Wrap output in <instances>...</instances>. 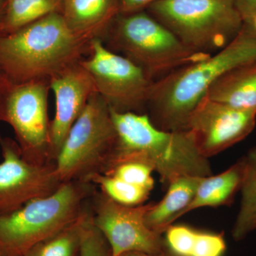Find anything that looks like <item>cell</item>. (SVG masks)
I'll return each instance as SVG.
<instances>
[{
	"mask_svg": "<svg viewBox=\"0 0 256 256\" xmlns=\"http://www.w3.org/2000/svg\"><path fill=\"white\" fill-rule=\"evenodd\" d=\"M96 191L92 182H67L50 196L0 216V256L25 255L38 242L68 226L82 214Z\"/></svg>",
	"mask_w": 256,
	"mask_h": 256,
	"instance_id": "277c9868",
	"label": "cell"
},
{
	"mask_svg": "<svg viewBox=\"0 0 256 256\" xmlns=\"http://www.w3.org/2000/svg\"><path fill=\"white\" fill-rule=\"evenodd\" d=\"M25 256V255H24V256Z\"/></svg>",
	"mask_w": 256,
	"mask_h": 256,
	"instance_id": "4dcf8cb0",
	"label": "cell"
},
{
	"mask_svg": "<svg viewBox=\"0 0 256 256\" xmlns=\"http://www.w3.org/2000/svg\"><path fill=\"white\" fill-rule=\"evenodd\" d=\"M152 204L124 206L96 190L90 198L92 223L108 242L112 256L130 252L160 254L166 250L162 234L152 230L146 223V215Z\"/></svg>",
	"mask_w": 256,
	"mask_h": 256,
	"instance_id": "30bf717a",
	"label": "cell"
},
{
	"mask_svg": "<svg viewBox=\"0 0 256 256\" xmlns=\"http://www.w3.org/2000/svg\"><path fill=\"white\" fill-rule=\"evenodd\" d=\"M256 126V110H237L204 96L188 116L186 130L208 159L242 142Z\"/></svg>",
	"mask_w": 256,
	"mask_h": 256,
	"instance_id": "7c38bea8",
	"label": "cell"
},
{
	"mask_svg": "<svg viewBox=\"0 0 256 256\" xmlns=\"http://www.w3.org/2000/svg\"><path fill=\"white\" fill-rule=\"evenodd\" d=\"M79 256H112L108 242L92 223V218L84 232Z\"/></svg>",
	"mask_w": 256,
	"mask_h": 256,
	"instance_id": "cb8c5ba5",
	"label": "cell"
},
{
	"mask_svg": "<svg viewBox=\"0 0 256 256\" xmlns=\"http://www.w3.org/2000/svg\"><path fill=\"white\" fill-rule=\"evenodd\" d=\"M116 140L110 107L96 92L70 128L56 160L62 182H90L92 176L104 174Z\"/></svg>",
	"mask_w": 256,
	"mask_h": 256,
	"instance_id": "52a82bcc",
	"label": "cell"
},
{
	"mask_svg": "<svg viewBox=\"0 0 256 256\" xmlns=\"http://www.w3.org/2000/svg\"><path fill=\"white\" fill-rule=\"evenodd\" d=\"M242 158L244 175L240 190L242 200L232 230L235 242H242L256 230V146Z\"/></svg>",
	"mask_w": 256,
	"mask_h": 256,
	"instance_id": "d6986e66",
	"label": "cell"
},
{
	"mask_svg": "<svg viewBox=\"0 0 256 256\" xmlns=\"http://www.w3.org/2000/svg\"><path fill=\"white\" fill-rule=\"evenodd\" d=\"M90 42L54 12L0 35V70L13 84L50 79L88 54Z\"/></svg>",
	"mask_w": 256,
	"mask_h": 256,
	"instance_id": "3957f363",
	"label": "cell"
},
{
	"mask_svg": "<svg viewBox=\"0 0 256 256\" xmlns=\"http://www.w3.org/2000/svg\"><path fill=\"white\" fill-rule=\"evenodd\" d=\"M235 2L244 21L256 14V0H235Z\"/></svg>",
	"mask_w": 256,
	"mask_h": 256,
	"instance_id": "484cf974",
	"label": "cell"
},
{
	"mask_svg": "<svg viewBox=\"0 0 256 256\" xmlns=\"http://www.w3.org/2000/svg\"><path fill=\"white\" fill-rule=\"evenodd\" d=\"M183 176L176 178L168 186L164 198L158 203L152 202L146 215V226L156 233L166 229L180 218L181 214L191 204L202 178Z\"/></svg>",
	"mask_w": 256,
	"mask_h": 256,
	"instance_id": "2e32d148",
	"label": "cell"
},
{
	"mask_svg": "<svg viewBox=\"0 0 256 256\" xmlns=\"http://www.w3.org/2000/svg\"><path fill=\"white\" fill-rule=\"evenodd\" d=\"M244 23L247 24L248 26H250L256 33V14L252 16L250 18H248V20H245V21H244Z\"/></svg>",
	"mask_w": 256,
	"mask_h": 256,
	"instance_id": "f546056e",
	"label": "cell"
},
{
	"mask_svg": "<svg viewBox=\"0 0 256 256\" xmlns=\"http://www.w3.org/2000/svg\"><path fill=\"white\" fill-rule=\"evenodd\" d=\"M244 175L242 158L220 174L202 178L193 200L180 217L202 207L230 206L242 188Z\"/></svg>",
	"mask_w": 256,
	"mask_h": 256,
	"instance_id": "e0dca14e",
	"label": "cell"
},
{
	"mask_svg": "<svg viewBox=\"0 0 256 256\" xmlns=\"http://www.w3.org/2000/svg\"><path fill=\"white\" fill-rule=\"evenodd\" d=\"M48 79L10 84L3 104L2 122L12 128L24 159L32 164L50 160V120L48 114Z\"/></svg>",
	"mask_w": 256,
	"mask_h": 256,
	"instance_id": "9c48e42d",
	"label": "cell"
},
{
	"mask_svg": "<svg viewBox=\"0 0 256 256\" xmlns=\"http://www.w3.org/2000/svg\"><path fill=\"white\" fill-rule=\"evenodd\" d=\"M62 14L69 28L92 42L105 36L114 15L118 0H63Z\"/></svg>",
	"mask_w": 256,
	"mask_h": 256,
	"instance_id": "5bb4252c",
	"label": "cell"
},
{
	"mask_svg": "<svg viewBox=\"0 0 256 256\" xmlns=\"http://www.w3.org/2000/svg\"><path fill=\"white\" fill-rule=\"evenodd\" d=\"M105 36L110 50L137 64L152 80L212 55L190 50L169 28L142 12L124 15Z\"/></svg>",
	"mask_w": 256,
	"mask_h": 256,
	"instance_id": "8992f818",
	"label": "cell"
},
{
	"mask_svg": "<svg viewBox=\"0 0 256 256\" xmlns=\"http://www.w3.org/2000/svg\"><path fill=\"white\" fill-rule=\"evenodd\" d=\"M90 198L78 218L58 233L32 247L26 256H79L84 232L92 218Z\"/></svg>",
	"mask_w": 256,
	"mask_h": 256,
	"instance_id": "ffe728a7",
	"label": "cell"
},
{
	"mask_svg": "<svg viewBox=\"0 0 256 256\" xmlns=\"http://www.w3.org/2000/svg\"><path fill=\"white\" fill-rule=\"evenodd\" d=\"M0 216L36 198L50 196L63 184L56 162L32 164L24 159L15 140L0 136Z\"/></svg>",
	"mask_w": 256,
	"mask_h": 256,
	"instance_id": "8fae6325",
	"label": "cell"
},
{
	"mask_svg": "<svg viewBox=\"0 0 256 256\" xmlns=\"http://www.w3.org/2000/svg\"><path fill=\"white\" fill-rule=\"evenodd\" d=\"M90 182L99 186L100 191L110 197L111 200L124 206H134L143 204L151 192L114 176L104 174L92 176Z\"/></svg>",
	"mask_w": 256,
	"mask_h": 256,
	"instance_id": "7402d4cb",
	"label": "cell"
},
{
	"mask_svg": "<svg viewBox=\"0 0 256 256\" xmlns=\"http://www.w3.org/2000/svg\"><path fill=\"white\" fill-rule=\"evenodd\" d=\"M254 62L256 33L244 23L236 37L222 50L154 80L146 114L162 130H185L188 116L208 88L228 70Z\"/></svg>",
	"mask_w": 256,
	"mask_h": 256,
	"instance_id": "6da1fadb",
	"label": "cell"
},
{
	"mask_svg": "<svg viewBox=\"0 0 256 256\" xmlns=\"http://www.w3.org/2000/svg\"><path fill=\"white\" fill-rule=\"evenodd\" d=\"M110 114L117 140L108 173L124 163H142L159 174L166 188L183 176L206 178L213 174L208 158L198 150L190 130H162L146 114L110 109Z\"/></svg>",
	"mask_w": 256,
	"mask_h": 256,
	"instance_id": "7a4b0ae2",
	"label": "cell"
},
{
	"mask_svg": "<svg viewBox=\"0 0 256 256\" xmlns=\"http://www.w3.org/2000/svg\"><path fill=\"white\" fill-rule=\"evenodd\" d=\"M210 100L240 110H256V62L222 75L207 90Z\"/></svg>",
	"mask_w": 256,
	"mask_h": 256,
	"instance_id": "9a60e30c",
	"label": "cell"
},
{
	"mask_svg": "<svg viewBox=\"0 0 256 256\" xmlns=\"http://www.w3.org/2000/svg\"><path fill=\"white\" fill-rule=\"evenodd\" d=\"M164 234L165 245L178 256H224L226 252L223 233L172 224Z\"/></svg>",
	"mask_w": 256,
	"mask_h": 256,
	"instance_id": "ac0fdd59",
	"label": "cell"
},
{
	"mask_svg": "<svg viewBox=\"0 0 256 256\" xmlns=\"http://www.w3.org/2000/svg\"><path fill=\"white\" fill-rule=\"evenodd\" d=\"M63 0H5L2 35L12 33L54 12H62Z\"/></svg>",
	"mask_w": 256,
	"mask_h": 256,
	"instance_id": "44dd1931",
	"label": "cell"
},
{
	"mask_svg": "<svg viewBox=\"0 0 256 256\" xmlns=\"http://www.w3.org/2000/svg\"><path fill=\"white\" fill-rule=\"evenodd\" d=\"M5 0H0V35H2L3 21H4Z\"/></svg>",
	"mask_w": 256,
	"mask_h": 256,
	"instance_id": "f1b7e54d",
	"label": "cell"
},
{
	"mask_svg": "<svg viewBox=\"0 0 256 256\" xmlns=\"http://www.w3.org/2000/svg\"><path fill=\"white\" fill-rule=\"evenodd\" d=\"M80 62L50 79L55 98V114L50 120V160L55 162L70 128L96 94L94 80Z\"/></svg>",
	"mask_w": 256,
	"mask_h": 256,
	"instance_id": "4fadbf2b",
	"label": "cell"
},
{
	"mask_svg": "<svg viewBox=\"0 0 256 256\" xmlns=\"http://www.w3.org/2000/svg\"><path fill=\"white\" fill-rule=\"evenodd\" d=\"M156 1L158 0H118V12L122 15L138 12Z\"/></svg>",
	"mask_w": 256,
	"mask_h": 256,
	"instance_id": "d4e9b609",
	"label": "cell"
},
{
	"mask_svg": "<svg viewBox=\"0 0 256 256\" xmlns=\"http://www.w3.org/2000/svg\"><path fill=\"white\" fill-rule=\"evenodd\" d=\"M153 170L148 165L138 162L121 164L114 168L107 176H112L122 181L152 191L154 181L152 173Z\"/></svg>",
	"mask_w": 256,
	"mask_h": 256,
	"instance_id": "603a6c76",
	"label": "cell"
},
{
	"mask_svg": "<svg viewBox=\"0 0 256 256\" xmlns=\"http://www.w3.org/2000/svg\"><path fill=\"white\" fill-rule=\"evenodd\" d=\"M80 63L111 110L146 114L154 80L139 66L110 50L101 38L90 42V52Z\"/></svg>",
	"mask_w": 256,
	"mask_h": 256,
	"instance_id": "ba28073f",
	"label": "cell"
},
{
	"mask_svg": "<svg viewBox=\"0 0 256 256\" xmlns=\"http://www.w3.org/2000/svg\"><path fill=\"white\" fill-rule=\"evenodd\" d=\"M11 84L12 82H9L4 74L0 70V124L2 122L3 104H4L5 95Z\"/></svg>",
	"mask_w": 256,
	"mask_h": 256,
	"instance_id": "4316f807",
	"label": "cell"
},
{
	"mask_svg": "<svg viewBox=\"0 0 256 256\" xmlns=\"http://www.w3.org/2000/svg\"><path fill=\"white\" fill-rule=\"evenodd\" d=\"M148 9L185 46L206 54L226 46L244 25L235 0H158Z\"/></svg>",
	"mask_w": 256,
	"mask_h": 256,
	"instance_id": "5b68a950",
	"label": "cell"
},
{
	"mask_svg": "<svg viewBox=\"0 0 256 256\" xmlns=\"http://www.w3.org/2000/svg\"><path fill=\"white\" fill-rule=\"evenodd\" d=\"M120 256H178L174 255V254H172L171 252H170L168 250V248H166V250H164V252H160V254H148V252H124V254H122Z\"/></svg>",
	"mask_w": 256,
	"mask_h": 256,
	"instance_id": "83f0119b",
	"label": "cell"
}]
</instances>
